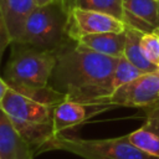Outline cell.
<instances>
[{"label":"cell","mask_w":159,"mask_h":159,"mask_svg":"<svg viewBox=\"0 0 159 159\" xmlns=\"http://www.w3.org/2000/svg\"><path fill=\"white\" fill-rule=\"evenodd\" d=\"M65 99L66 96L50 84L42 88L9 87L0 108L37 155L45 152L47 143L56 137L53 113L57 104Z\"/></svg>","instance_id":"obj_2"},{"label":"cell","mask_w":159,"mask_h":159,"mask_svg":"<svg viewBox=\"0 0 159 159\" xmlns=\"http://www.w3.org/2000/svg\"><path fill=\"white\" fill-rule=\"evenodd\" d=\"M9 45H11V37L9 34L7 25L5 22L4 14H2L1 7H0V66H1V60H2L4 52Z\"/></svg>","instance_id":"obj_18"},{"label":"cell","mask_w":159,"mask_h":159,"mask_svg":"<svg viewBox=\"0 0 159 159\" xmlns=\"http://www.w3.org/2000/svg\"><path fill=\"white\" fill-rule=\"evenodd\" d=\"M123 22L143 34L159 35V2L155 0H122Z\"/></svg>","instance_id":"obj_9"},{"label":"cell","mask_w":159,"mask_h":159,"mask_svg":"<svg viewBox=\"0 0 159 159\" xmlns=\"http://www.w3.org/2000/svg\"><path fill=\"white\" fill-rule=\"evenodd\" d=\"M7 89H9L7 83L5 82L4 77L0 76V106H1V102H2V99H4V97H5L6 92H7Z\"/></svg>","instance_id":"obj_19"},{"label":"cell","mask_w":159,"mask_h":159,"mask_svg":"<svg viewBox=\"0 0 159 159\" xmlns=\"http://www.w3.org/2000/svg\"><path fill=\"white\" fill-rule=\"evenodd\" d=\"M113 108L109 104H88L65 99L57 104L53 113V130L56 135L65 134L66 130L72 129L88 118Z\"/></svg>","instance_id":"obj_8"},{"label":"cell","mask_w":159,"mask_h":159,"mask_svg":"<svg viewBox=\"0 0 159 159\" xmlns=\"http://www.w3.org/2000/svg\"><path fill=\"white\" fill-rule=\"evenodd\" d=\"M55 0H35V4L36 6H42V5H46V4H50Z\"/></svg>","instance_id":"obj_20"},{"label":"cell","mask_w":159,"mask_h":159,"mask_svg":"<svg viewBox=\"0 0 159 159\" xmlns=\"http://www.w3.org/2000/svg\"><path fill=\"white\" fill-rule=\"evenodd\" d=\"M155 1H158V2H159V0H155Z\"/></svg>","instance_id":"obj_22"},{"label":"cell","mask_w":159,"mask_h":159,"mask_svg":"<svg viewBox=\"0 0 159 159\" xmlns=\"http://www.w3.org/2000/svg\"><path fill=\"white\" fill-rule=\"evenodd\" d=\"M35 155V150L0 108V159H34Z\"/></svg>","instance_id":"obj_10"},{"label":"cell","mask_w":159,"mask_h":159,"mask_svg":"<svg viewBox=\"0 0 159 159\" xmlns=\"http://www.w3.org/2000/svg\"><path fill=\"white\" fill-rule=\"evenodd\" d=\"M158 72H159V65H158Z\"/></svg>","instance_id":"obj_21"},{"label":"cell","mask_w":159,"mask_h":159,"mask_svg":"<svg viewBox=\"0 0 159 159\" xmlns=\"http://www.w3.org/2000/svg\"><path fill=\"white\" fill-rule=\"evenodd\" d=\"M67 24L68 7L65 0H55L42 6H35L27 16L16 42L57 52L73 41L67 34Z\"/></svg>","instance_id":"obj_3"},{"label":"cell","mask_w":159,"mask_h":159,"mask_svg":"<svg viewBox=\"0 0 159 159\" xmlns=\"http://www.w3.org/2000/svg\"><path fill=\"white\" fill-rule=\"evenodd\" d=\"M159 103V72L143 73L117 88L108 98L113 107L148 108Z\"/></svg>","instance_id":"obj_6"},{"label":"cell","mask_w":159,"mask_h":159,"mask_svg":"<svg viewBox=\"0 0 159 159\" xmlns=\"http://www.w3.org/2000/svg\"><path fill=\"white\" fill-rule=\"evenodd\" d=\"M81 46L92 50L97 53L109 57H123L125 43V32H101L84 35L76 40Z\"/></svg>","instance_id":"obj_12"},{"label":"cell","mask_w":159,"mask_h":159,"mask_svg":"<svg viewBox=\"0 0 159 159\" xmlns=\"http://www.w3.org/2000/svg\"><path fill=\"white\" fill-rule=\"evenodd\" d=\"M56 52L25 43H11L4 80L11 88H42L48 86L56 65Z\"/></svg>","instance_id":"obj_4"},{"label":"cell","mask_w":159,"mask_h":159,"mask_svg":"<svg viewBox=\"0 0 159 159\" xmlns=\"http://www.w3.org/2000/svg\"><path fill=\"white\" fill-rule=\"evenodd\" d=\"M65 150L83 159H159L130 143L128 134L107 139H82L65 134L52 138L45 150Z\"/></svg>","instance_id":"obj_5"},{"label":"cell","mask_w":159,"mask_h":159,"mask_svg":"<svg viewBox=\"0 0 159 159\" xmlns=\"http://www.w3.org/2000/svg\"><path fill=\"white\" fill-rule=\"evenodd\" d=\"M144 123L128 134L132 144L149 155L159 158V103L144 108Z\"/></svg>","instance_id":"obj_11"},{"label":"cell","mask_w":159,"mask_h":159,"mask_svg":"<svg viewBox=\"0 0 159 159\" xmlns=\"http://www.w3.org/2000/svg\"><path fill=\"white\" fill-rule=\"evenodd\" d=\"M35 6V0H0V7L9 29L11 43L19 40L25 21Z\"/></svg>","instance_id":"obj_13"},{"label":"cell","mask_w":159,"mask_h":159,"mask_svg":"<svg viewBox=\"0 0 159 159\" xmlns=\"http://www.w3.org/2000/svg\"><path fill=\"white\" fill-rule=\"evenodd\" d=\"M57 60L48 84L66 96L67 99L108 104L113 93L111 78L118 58L97 53L76 41L56 52ZM111 106V104H109Z\"/></svg>","instance_id":"obj_1"},{"label":"cell","mask_w":159,"mask_h":159,"mask_svg":"<svg viewBox=\"0 0 159 159\" xmlns=\"http://www.w3.org/2000/svg\"><path fill=\"white\" fill-rule=\"evenodd\" d=\"M144 72L142 70H139L138 67H135L133 63H130L127 58L124 57H119L117 66L113 71L112 78H111V83H112V89L113 92L119 88L120 86L135 80L137 77L142 76Z\"/></svg>","instance_id":"obj_16"},{"label":"cell","mask_w":159,"mask_h":159,"mask_svg":"<svg viewBox=\"0 0 159 159\" xmlns=\"http://www.w3.org/2000/svg\"><path fill=\"white\" fill-rule=\"evenodd\" d=\"M124 32H125V43H124V50H123V57L127 58L135 67L142 70L144 73L157 72L158 67L153 65L150 61H148L142 51L140 39L143 36V32L134 30L129 26H125Z\"/></svg>","instance_id":"obj_14"},{"label":"cell","mask_w":159,"mask_h":159,"mask_svg":"<svg viewBox=\"0 0 159 159\" xmlns=\"http://www.w3.org/2000/svg\"><path fill=\"white\" fill-rule=\"evenodd\" d=\"M140 47L147 60L158 67L159 65V35L158 34H143L140 39Z\"/></svg>","instance_id":"obj_17"},{"label":"cell","mask_w":159,"mask_h":159,"mask_svg":"<svg viewBox=\"0 0 159 159\" xmlns=\"http://www.w3.org/2000/svg\"><path fill=\"white\" fill-rule=\"evenodd\" d=\"M125 24L111 15L72 7L68 10L67 34L71 40L76 41L84 35L101 32H123Z\"/></svg>","instance_id":"obj_7"},{"label":"cell","mask_w":159,"mask_h":159,"mask_svg":"<svg viewBox=\"0 0 159 159\" xmlns=\"http://www.w3.org/2000/svg\"><path fill=\"white\" fill-rule=\"evenodd\" d=\"M68 10L78 7L83 10H92L111 15L123 21V2L122 0H65Z\"/></svg>","instance_id":"obj_15"}]
</instances>
